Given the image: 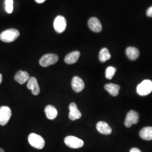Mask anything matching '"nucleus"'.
<instances>
[{
    "label": "nucleus",
    "instance_id": "1",
    "mask_svg": "<svg viewBox=\"0 0 152 152\" xmlns=\"http://www.w3.org/2000/svg\"><path fill=\"white\" fill-rule=\"evenodd\" d=\"M20 33L16 29H9L4 31L0 34V39L4 42H12L19 37Z\"/></svg>",
    "mask_w": 152,
    "mask_h": 152
},
{
    "label": "nucleus",
    "instance_id": "2",
    "mask_svg": "<svg viewBox=\"0 0 152 152\" xmlns=\"http://www.w3.org/2000/svg\"><path fill=\"white\" fill-rule=\"evenodd\" d=\"M28 142L32 147L37 149H43L45 145L44 138L35 133H32L28 136Z\"/></svg>",
    "mask_w": 152,
    "mask_h": 152
},
{
    "label": "nucleus",
    "instance_id": "3",
    "mask_svg": "<svg viewBox=\"0 0 152 152\" xmlns=\"http://www.w3.org/2000/svg\"><path fill=\"white\" fill-rule=\"evenodd\" d=\"M137 92L140 96H146L152 91V81L145 80L137 86Z\"/></svg>",
    "mask_w": 152,
    "mask_h": 152
},
{
    "label": "nucleus",
    "instance_id": "4",
    "mask_svg": "<svg viewBox=\"0 0 152 152\" xmlns=\"http://www.w3.org/2000/svg\"><path fill=\"white\" fill-rule=\"evenodd\" d=\"M64 142L67 147L72 149H79L83 146V141L74 136H66L64 139Z\"/></svg>",
    "mask_w": 152,
    "mask_h": 152
},
{
    "label": "nucleus",
    "instance_id": "5",
    "mask_svg": "<svg viewBox=\"0 0 152 152\" xmlns=\"http://www.w3.org/2000/svg\"><path fill=\"white\" fill-rule=\"evenodd\" d=\"M59 60V57L54 54H48L44 55L39 60V64L43 67H47L50 65L55 64Z\"/></svg>",
    "mask_w": 152,
    "mask_h": 152
},
{
    "label": "nucleus",
    "instance_id": "6",
    "mask_svg": "<svg viewBox=\"0 0 152 152\" xmlns=\"http://www.w3.org/2000/svg\"><path fill=\"white\" fill-rule=\"evenodd\" d=\"M11 109L7 106L0 107V125L5 126L7 124L11 117Z\"/></svg>",
    "mask_w": 152,
    "mask_h": 152
},
{
    "label": "nucleus",
    "instance_id": "7",
    "mask_svg": "<svg viewBox=\"0 0 152 152\" xmlns=\"http://www.w3.org/2000/svg\"><path fill=\"white\" fill-rule=\"evenodd\" d=\"M54 27L56 32L63 33L66 27V21L64 16L59 15L55 19Z\"/></svg>",
    "mask_w": 152,
    "mask_h": 152
},
{
    "label": "nucleus",
    "instance_id": "8",
    "mask_svg": "<svg viewBox=\"0 0 152 152\" xmlns=\"http://www.w3.org/2000/svg\"><path fill=\"white\" fill-rule=\"evenodd\" d=\"M139 115L135 110H130L126 115L125 125L127 127H130L132 125L136 124L139 122Z\"/></svg>",
    "mask_w": 152,
    "mask_h": 152
},
{
    "label": "nucleus",
    "instance_id": "9",
    "mask_svg": "<svg viewBox=\"0 0 152 152\" xmlns=\"http://www.w3.org/2000/svg\"><path fill=\"white\" fill-rule=\"evenodd\" d=\"M72 87L75 92L77 93L81 92L85 88V83L81 78L75 76L72 80Z\"/></svg>",
    "mask_w": 152,
    "mask_h": 152
},
{
    "label": "nucleus",
    "instance_id": "10",
    "mask_svg": "<svg viewBox=\"0 0 152 152\" xmlns=\"http://www.w3.org/2000/svg\"><path fill=\"white\" fill-rule=\"evenodd\" d=\"M88 25L90 29L94 32L99 33L102 30V26L98 18H91L88 21Z\"/></svg>",
    "mask_w": 152,
    "mask_h": 152
},
{
    "label": "nucleus",
    "instance_id": "11",
    "mask_svg": "<svg viewBox=\"0 0 152 152\" xmlns=\"http://www.w3.org/2000/svg\"><path fill=\"white\" fill-rule=\"evenodd\" d=\"M27 88L29 90H32V93L34 95H38L40 92L38 82L37 79L34 77H30L28 81Z\"/></svg>",
    "mask_w": 152,
    "mask_h": 152
},
{
    "label": "nucleus",
    "instance_id": "12",
    "mask_svg": "<svg viewBox=\"0 0 152 152\" xmlns=\"http://www.w3.org/2000/svg\"><path fill=\"white\" fill-rule=\"evenodd\" d=\"M69 118L72 121H75L80 119L81 117L82 114L81 112L77 108V106L75 103H72L69 106Z\"/></svg>",
    "mask_w": 152,
    "mask_h": 152
},
{
    "label": "nucleus",
    "instance_id": "13",
    "mask_svg": "<svg viewBox=\"0 0 152 152\" xmlns=\"http://www.w3.org/2000/svg\"><path fill=\"white\" fill-rule=\"evenodd\" d=\"M96 129L100 134L106 135H110L112 132V129L109 125L103 121H100L97 123Z\"/></svg>",
    "mask_w": 152,
    "mask_h": 152
},
{
    "label": "nucleus",
    "instance_id": "14",
    "mask_svg": "<svg viewBox=\"0 0 152 152\" xmlns=\"http://www.w3.org/2000/svg\"><path fill=\"white\" fill-rule=\"evenodd\" d=\"M29 78V73L26 71H18L15 76V80L21 85L25 83Z\"/></svg>",
    "mask_w": 152,
    "mask_h": 152
},
{
    "label": "nucleus",
    "instance_id": "15",
    "mask_svg": "<svg viewBox=\"0 0 152 152\" xmlns=\"http://www.w3.org/2000/svg\"><path fill=\"white\" fill-rule=\"evenodd\" d=\"M45 112L46 117L50 120H54L58 116V110L52 105H47L45 109Z\"/></svg>",
    "mask_w": 152,
    "mask_h": 152
},
{
    "label": "nucleus",
    "instance_id": "16",
    "mask_svg": "<svg viewBox=\"0 0 152 152\" xmlns=\"http://www.w3.org/2000/svg\"><path fill=\"white\" fill-rule=\"evenodd\" d=\"M80 56V53L78 51H75L67 55L65 57L64 61L68 64H75L78 61Z\"/></svg>",
    "mask_w": 152,
    "mask_h": 152
},
{
    "label": "nucleus",
    "instance_id": "17",
    "mask_svg": "<svg viewBox=\"0 0 152 152\" xmlns=\"http://www.w3.org/2000/svg\"><path fill=\"white\" fill-rule=\"evenodd\" d=\"M127 57L131 60H135L139 58L140 53L139 50L135 47H128L126 50Z\"/></svg>",
    "mask_w": 152,
    "mask_h": 152
},
{
    "label": "nucleus",
    "instance_id": "18",
    "mask_svg": "<svg viewBox=\"0 0 152 152\" xmlns=\"http://www.w3.org/2000/svg\"><path fill=\"white\" fill-rule=\"evenodd\" d=\"M104 88L112 96H116L119 94L120 87L118 85L114 83H108L104 86Z\"/></svg>",
    "mask_w": 152,
    "mask_h": 152
},
{
    "label": "nucleus",
    "instance_id": "19",
    "mask_svg": "<svg viewBox=\"0 0 152 152\" xmlns=\"http://www.w3.org/2000/svg\"><path fill=\"white\" fill-rule=\"evenodd\" d=\"M139 135L141 139L145 140H152V127H144L140 131Z\"/></svg>",
    "mask_w": 152,
    "mask_h": 152
},
{
    "label": "nucleus",
    "instance_id": "20",
    "mask_svg": "<svg viewBox=\"0 0 152 152\" xmlns=\"http://www.w3.org/2000/svg\"><path fill=\"white\" fill-rule=\"evenodd\" d=\"M111 58V55L110 54L107 48H103L101 49L100 51L99 55V60L102 62L104 63L107 61V60H109Z\"/></svg>",
    "mask_w": 152,
    "mask_h": 152
},
{
    "label": "nucleus",
    "instance_id": "21",
    "mask_svg": "<svg viewBox=\"0 0 152 152\" xmlns=\"http://www.w3.org/2000/svg\"><path fill=\"white\" fill-rule=\"evenodd\" d=\"M116 72V68L114 66H108L105 71V77L108 80H112Z\"/></svg>",
    "mask_w": 152,
    "mask_h": 152
},
{
    "label": "nucleus",
    "instance_id": "22",
    "mask_svg": "<svg viewBox=\"0 0 152 152\" xmlns=\"http://www.w3.org/2000/svg\"><path fill=\"white\" fill-rule=\"evenodd\" d=\"M6 11L8 14H11L13 11V0H6Z\"/></svg>",
    "mask_w": 152,
    "mask_h": 152
},
{
    "label": "nucleus",
    "instance_id": "23",
    "mask_svg": "<svg viewBox=\"0 0 152 152\" xmlns=\"http://www.w3.org/2000/svg\"><path fill=\"white\" fill-rule=\"evenodd\" d=\"M146 13H147V16L152 18V6L147 9Z\"/></svg>",
    "mask_w": 152,
    "mask_h": 152
},
{
    "label": "nucleus",
    "instance_id": "24",
    "mask_svg": "<svg viewBox=\"0 0 152 152\" xmlns=\"http://www.w3.org/2000/svg\"><path fill=\"white\" fill-rule=\"evenodd\" d=\"M130 152H141V151L140 149H139L138 148H133L132 149H131Z\"/></svg>",
    "mask_w": 152,
    "mask_h": 152
},
{
    "label": "nucleus",
    "instance_id": "25",
    "mask_svg": "<svg viewBox=\"0 0 152 152\" xmlns=\"http://www.w3.org/2000/svg\"><path fill=\"white\" fill-rule=\"evenodd\" d=\"M36 2H37L38 4H42L46 0H35Z\"/></svg>",
    "mask_w": 152,
    "mask_h": 152
},
{
    "label": "nucleus",
    "instance_id": "26",
    "mask_svg": "<svg viewBox=\"0 0 152 152\" xmlns=\"http://www.w3.org/2000/svg\"><path fill=\"white\" fill-rule=\"evenodd\" d=\"M2 81V75L0 73V84L1 83Z\"/></svg>",
    "mask_w": 152,
    "mask_h": 152
},
{
    "label": "nucleus",
    "instance_id": "27",
    "mask_svg": "<svg viewBox=\"0 0 152 152\" xmlns=\"http://www.w3.org/2000/svg\"><path fill=\"white\" fill-rule=\"evenodd\" d=\"M0 152H5V151H4V150L3 149L0 148Z\"/></svg>",
    "mask_w": 152,
    "mask_h": 152
}]
</instances>
